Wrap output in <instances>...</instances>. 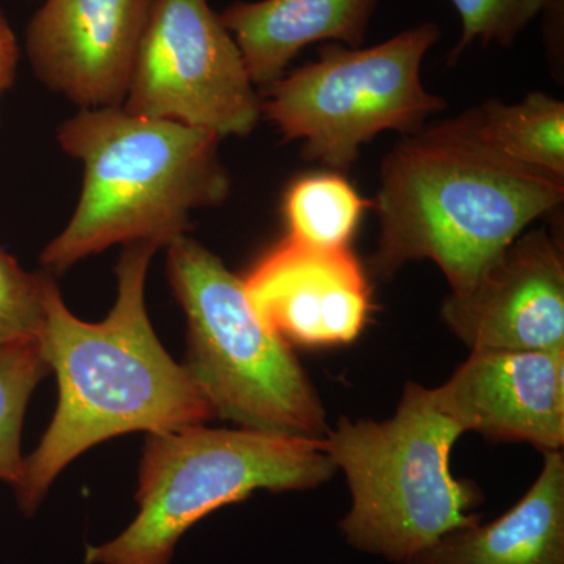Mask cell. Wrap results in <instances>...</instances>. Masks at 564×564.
Segmentation results:
<instances>
[{
    "label": "cell",
    "instance_id": "277c9868",
    "mask_svg": "<svg viewBox=\"0 0 564 564\" xmlns=\"http://www.w3.org/2000/svg\"><path fill=\"white\" fill-rule=\"evenodd\" d=\"M462 434L432 389L415 383L388 421L340 419L323 444L350 486L351 510L340 524L348 543L404 564L445 534L478 524L469 510L480 491L451 470Z\"/></svg>",
    "mask_w": 564,
    "mask_h": 564
},
{
    "label": "cell",
    "instance_id": "9c48e42d",
    "mask_svg": "<svg viewBox=\"0 0 564 564\" xmlns=\"http://www.w3.org/2000/svg\"><path fill=\"white\" fill-rule=\"evenodd\" d=\"M155 0H44L25 31L35 76L82 109L121 107Z\"/></svg>",
    "mask_w": 564,
    "mask_h": 564
},
{
    "label": "cell",
    "instance_id": "3957f363",
    "mask_svg": "<svg viewBox=\"0 0 564 564\" xmlns=\"http://www.w3.org/2000/svg\"><path fill=\"white\" fill-rule=\"evenodd\" d=\"M57 139L85 177L68 225L41 252L52 273L115 243L166 248L192 228V212L220 206L231 192L221 139L204 129L102 107L63 122Z\"/></svg>",
    "mask_w": 564,
    "mask_h": 564
},
{
    "label": "cell",
    "instance_id": "5b68a950",
    "mask_svg": "<svg viewBox=\"0 0 564 564\" xmlns=\"http://www.w3.org/2000/svg\"><path fill=\"white\" fill-rule=\"evenodd\" d=\"M166 274L187 317L184 369L214 414L240 429L323 440L321 399L288 340L256 313L245 281L187 236L166 247Z\"/></svg>",
    "mask_w": 564,
    "mask_h": 564
},
{
    "label": "cell",
    "instance_id": "52a82bcc",
    "mask_svg": "<svg viewBox=\"0 0 564 564\" xmlns=\"http://www.w3.org/2000/svg\"><path fill=\"white\" fill-rule=\"evenodd\" d=\"M425 22L362 50L325 44L317 61L270 85L262 115L304 155L348 170L364 143L383 131L413 135L447 104L423 88V57L440 40Z\"/></svg>",
    "mask_w": 564,
    "mask_h": 564
},
{
    "label": "cell",
    "instance_id": "ffe728a7",
    "mask_svg": "<svg viewBox=\"0 0 564 564\" xmlns=\"http://www.w3.org/2000/svg\"><path fill=\"white\" fill-rule=\"evenodd\" d=\"M18 61H20V47H18L17 36L11 31L6 14L0 10V96L13 85Z\"/></svg>",
    "mask_w": 564,
    "mask_h": 564
},
{
    "label": "cell",
    "instance_id": "6da1fadb",
    "mask_svg": "<svg viewBox=\"0 0 564 564\" xmlns=\"http://www.w3.org/2000/svg\"><path fill=\"white\" fill-rule=\"evenodd\" d=\"M159 248L154 242L124 245L117 265V302L99 323L73 315L55 281L44 274L40 345L57 375L61 400L39 447L24 458V474L14 488L22 513H35L58 474L93 445L124 433L177 432L214 417L148 317L144 284Z\"/></svg>",
    "mask_w": 564,
    "mask_h": 564
},
{
    "label": "cell",
    "instance_id": "ac0fdd59",
    "mask_svg": "<svg viewBox=\"0 0 564 564\" xmlns=\"http://www.w3.org/2000/svg\"><path fill=\"white\" fill-rule=\"evenodd\" d=\"M44 314V274L25 272L0 247V348L39 340Z\"/></svg>",
    "mask_w": 564,
    "mask_h": 564
},
{
    "label": "cell",
    "instance_id": "8fae6325",
    "mask_svg": "<svg viewBox=\"0 0 564 564\" xmlns=\"http://www.w3.org/2000/svg\"><path fill=\"white\" fill-rule=\"evenodd\" d=\"M441 413L463 433L529 443L541 452L564 444V348L549 351L473 350L441 388Z\"/></svg>",
    "mask_w": 564,
    "mask_h": 564
},
{
    "label": "cell",
    "instance_id": "30bf717a",
    "mask_svg": "<svg viewBox=\"0 0 564 564\" xmlns=\"http://www.w3.org/2000/svg\"><path fill=\"white\" fill-rule=\"evenodd\" d=\"M441 314L470 350H563L562 251L543 229L518 237Z\"/></svg>",
    "mask_w": 564,
    "mask_h": 564
},
{
    "label": "cell",
    "instance_id": "e0dca14e",
    "mask_svg": "<svg viewBox=\"0 0 564 564\" xmlns=\"http://www.w3.org/2000/svg\"><path fill=\"white\" fill-rule=\"evenodd\" d=\"M51 373L40 339L0 348V480L17 488L24 474L21 432L36 386Z\"/></svg>",
    "mask_w": 564,
    "mask_h": 564
},
{
    "label": "cell",
    "instance_id": "5bb4252c",
    "mask_svg": "<svg viewBox=\"0 0 564 564\" xmlns=\"http://www.w3.org/2000/svg\"><path fill=\"white\" fill-rule=\"evenodd\" d=\"M543 454L540 477L510 511L445 534L404 564H564V458Z\"/></svg>",
    "mask_w": 564,
    "mask_h": 564
},
{
    "label": "cell",
    "instance_id": "9a60e30c",
    "mask_svg": "<svg viewBox=\"0 0 564 564\" xmlns=\"http://www.w3.org/2000/svg\"><path fill=\"white\" fill-rule=\"evenodd\" d=\"M478 131L508 158L564 180V104L544 93L470 110Z\"/></svg>",
    "mask_w": 564,
    "mask_h": 564
},
{
    "label": "cell",
    "instance_id": "4fadbf2b",
    "mask_svg": "<svg viewBox=\"0 0 564 564\" xmlns=\"http://www.w3.org/2000/svg\"><path fill=\"white\" fill-rule=\"evenodd\" d=\"M378 0H258L220 14L242 52L252 84L269 88L303 47L337 40L361 47Z\"/></svg>",
    "mask_w": 564,
    "mask_h": 564
},
{
    "label": "cell",
    "instance_id": "ba28073f",
    "mask_svg": "<svg viewBox=\"0 0 564 564\" xmlns=\"http://www.w3.org/2000/svg\"><path fill=\"white\" fill-rule=\"evenodd\" d=\"M122 109L225 137L262 117L242 52L207 0H155Z\"/></svg>",
    "mask_w": 564,
    "mask_h": 564
},
{
    "label": "cell",
    "instance_id": "2e32d148",
    "mask_svg": "<svg viewBox=\"0 0 564 564\" xmlns=\"http://www.w3.org/2000/svg\"><path fill=\"white\" fill-rule=\"evenodd\" d=\"M367 203L344 177L315 174L289 188L284 199L289 239L314 248H345Z\"/></svg>",
    "mask_w": 564,
    "mask_h": 564
},
{
    "label": "cell",
    "instance_id": "7a4b0ae2",
    "mask_svg": "<svg viewBox=\"0 0 564 564\" xmlns=\"http://www.w3.org/2000/svg\"><path fill=\"white\" fill-rule=\"evenodd\" d=\"M375 273L430 259L463 295L530 223L564 198L560 177L513 161L470 111L406 135L381 163Z\"/></svg>",
    "mask_w": 564,
    "mask_h": 564
},
{
    "label": "cell",
    "instance_id": "7c38bea8",
    "mask_svg": "<svg viewBox=\"0 0 564 564\" xmlns=\"http://www.w3.org/2000/svg\"><path fill=\"white\" fill-rule=\"evenodd\" d=\"M256 313L284 340L348 344L370 313V291L348 248H314L288 239L245 280Z\"/></svg>",
    "mask_w": 564,
    "mask_h": 564
},
{
    "label": "cell",
    "instance_id": "8992f818",
    "mask_svg": "<svg viewBox=\"0 0 564 564\" xmlns=\"http://www.w3.org/2000/svg\"><path fill=\"white\" fill-rule=\"evenodd\" d=\"M336 470L323 440L204 425L148 433L139 513L115 540L88 547L87 563L169 564L182 534L212 511L259 489L315 488Z\"/></svg>",
    "mask_w": 564,
    "mask_h": 564
},
{
    "label": "cell",
    "instance_id": "d6986e66",
    "mask_svg": "<svg viewBox=\"0 0 564 564\" xmlns=\"http://www.w3.org/2000/svg\"><path fill=\"white\" fill-rule=\"evenodd\" d=\"M462 18L463 35L452 52L454 62L475 40L508 47L552 0H451Z\"/></svg>",
    "mask_w": 564,
    "mask_h": 564
}]
</instances>
